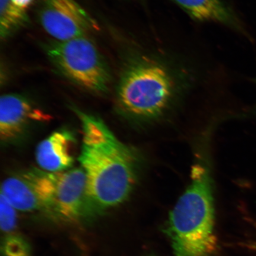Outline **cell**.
Returning <instances> with one entry per match:
<instances>
[{
	"label": "cell",
	"instance_id": "30bf717a",
	"mask_svg": "<svg viewBox=\"0 0 256 256\" xmlns=\"http://www.w3.org/2000/svg\"><path fill=\"white\" fill-rule=\"evenodd\" d=\"M1 194L22 212L42 210V206L30 169L6 179L2 185Z\"/></svg>",
	"mask_w": 256,
	"mask_h": 256
},
{
	"label": "cell",
	"instance_id": "7c38bea8",
	"mask_svg": "<svg viewBox=\"0 0 256 256\" xmlns=\"http://www.w3.org/2000/svg\"><path fill=\"white\" fill-rule=\"evenodd\" d=\"M3 256H31L28 242L20 236L9 235L2 242Z\"/></svg>",
	"mask_w": 256,
	"mask_h": 256
},
{
	"label": "cell",
	"instance_id": "52a82bcc",
	"mask_svg": "<svg viewBox=\"0 0 256 256\" xmlns=\"http://www.w3.org/2000/svg\"><path fill=\"white\" fill-rule=\"evenodd\" d=\"M50 119V115L23 96L5 94L0 99V136L3 142H14L24 135L31 124Z\"/></svg>",
	"mask_w": 256,
	"mask_h": 256
},
{
	"label": "cell",
	"instance_id": "2e32d148",
	"mask_svg": "<svg viewBox=\"0 0 256 256\" xmlns=\"http://www.w3.org/2000/svg\"></svg>",
	"mask_w": 256,
	"mask_h": 256
},
{
	"label": "cell",
	"instance_id": "5bb4252c",
	"mask_svg": "<svg viewBox=\"0 0 256 256\" xmlns=\"http://www.w3.org/2000/svg\"><path fill=\"white\" fill-rule=\"evenodd\" d=\"M33 1L34 0H12L14 4L24 10L28 8Z\"/></svg>",
	"mask_w": 256,
	"mask_h": 256
},
{
	"label": "cell",
	"instance_id": "8fae6325",
	"mask_svg": "<svg viewBox=\"0 0 256 256\" xmlns=\"http://www.w3.org/2000/svg\"><path fill=\"white\" fill-rule=\"evenodd\" d=\"M0 34L1 37L7 38L28 22L25 10L18 7L12 0H0Z\"/></svg>",
	"mask_w": 256,
	"mask_h": 256
},
{
	"label": "cell",
	"instance_id": "4fadbf2b",
	"mask_svg": "<svg viewBox=\"0 0 256 256\" xmlns=\"http://www.w3.org/2000/svg\"><path fill=\"white\" fill-rule=\"evenodd\" d=\"M17 225L16 209L1 194L0 196V226L3 232H11Z\"/></svg>",
	"mask_w": 256,
	"mask_h": 256
},
{
	"label": "cell",
	"instance_id": "277c9868",
	"mask_svg": "<svg viewBox=\"0 0 256 256\" xmlns=\"http://www.w3.org/2000/svg\"><path fill=\"white\" fill-rule=\"evenodd\" d=\"M31 174L42 212L60 222L91 219L87 179L82 168L58 172L32 168Z\"/></svg>",
	"mask_w": 256,
	"mask_h": 256
},
{
	"label": "cell",
	"instance_id": "9a60e30c",
	"mask_svg": "<svg viewBox=\"0 0 256 256\" xmlns=\"http://www.w3.org/2000/svg\"><path fill=\"white\" fill-rule=\"evenodd\" d=\"M252 248H254L255 250H256V240H255V241L254 242V246H252Z\"/></svg>",
	"mask_w": 256,
	"mask_h": 256
},
{
	"label": "cell",
	"instance_id": "6da1fadb",
	"mask_svg": "<svg viewBox=\"0 0 256 256\" xmlns=\"http://www.w3.org/2000/svg\"><path fill=\"white\" fill-rule=\"evenodd\" d=\"M200 80L184 58L137 46L127 50L117 88V102L126 116L156 119L174 106Z\"/></svg>",
	"mask_w": 256,
	"mask_h": 256
},
{
	"label": "cell",
	"instance_id": "9c48e42d",
	"mask_svg": "<svg viewBox=\"0 0 256 256\" xmlns=\"http://www.w3.org/2000/svg\"><path fill=\"white\" fill-rule=\"evenodd\" d=\"M76 145V137L71 130H56L38 144L35 152L37 163L48 172L68 170L75 162Z\"/></svg>",
	"mask_w": 256,
	"mask_h": 256
},
{
	"label": "cell",
	"instance_id": "3957f363",
	"mask_svg": "<svg viewBox=\"0 0 256 256\" xmlns=\"http://www.w3.org/2000/svg\"><path fill=\"white\" fill-rule=\"evenodd\" d=\"M190 183L170 214L166 232L175 256H212L216 248L214 234V200L209 168L198 162Z\"/></svg>",
	"mask_w": 256,
	"mask_h": 256
},
{
	"label": "cell",
	"instance_id": "8992f818",
	"mask_svg": "<svg viewBox=\"0 0 256 256\" xmlns=\"http://www.w3.org/2000/svg\"><path fill=\"white\" fill-rule=\"evenodd\" d=\"M40 20L44 30L58 41L85 36L98 28L94 19L75 0H42Z\"/></svg>",
	"mask_w": 256,
	"mask_h": 256
},
{
	"label": "cell",
	"instance_id": "7a4b0ae2",
	"mask_svg": "<svg viewBox=\"0 0 256 256\" xmlns=\"http://www.w3.org/2000/svg\"><path fill=\"white\" fill-rule=\"evenodd\" d=\"M72 110L81 121L82 140L78 161L87 179L92 218L126 201L135 186L138 158L114 136L101 118Z\"/></svg>",
	"mask_w": 256,
	"mask_h": 256
},
{
	"label": "cell",
	"instance_id": "5b68a950",
	"mask_svg": "<svg viewBox=\"0 0 256 256\" xmlns=\"http://www.w3.org/2000/svg\"><path fill=\"white\" fill-rule=\"evenodd\" d=\"M46 51L57 69L76 84L90 91H107L110 71L98 48L87 37L56 42Z\"/></svg>",
	"mask_w": 256,
	"mask_h": 256
},
{
	"label": "cell",
	"instance_id": "ba28073f",
	"mask_svg": "<svg viewBox=\"0 0 256 256\" xmlns=\"http://www.w3.org/2000/svg\"><path fill=\"white\" fill-rule=\"evenodd\" d=\"M192 20L222 26L249 40L250 33L240 16L225 0H170Z\"/></svg>",
	"mask_w": 256,
	"mask_h": 256
}]
</instances>
